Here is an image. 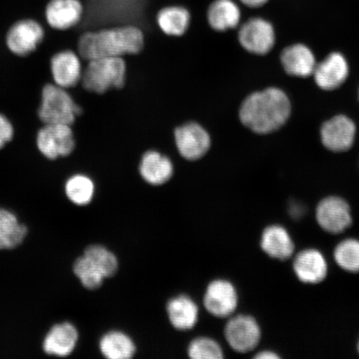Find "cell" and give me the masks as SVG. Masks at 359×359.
I'll return each mask as SVG.
<instances>
[{
  "instance_id": "6da1fadb",
  "label": "cell",
  "mask_w": 359,
  "mask_h": 359,
  "mask_svg": "<svg viewBox=\"0 0 359 359\" xmlns=\"http://www.w3.org/2000/svg\"><path fill=\"white\" fill-rule=\"evenodd\" d=\"M145 34L137 25L102 27L84 31L76 42L75 50L83 62L101 57H125L141 53Z\"/></svg>"
},
{
  "instance_id": "7a4b0ae2",
  "label": "cell",
  "mask_w": 359,
  "mask_h": 359,
  "mask_svg": "<svg viewBox=\"0 0 359 359\" xmlns=\"http://www.w3.org/2000/svg\"><path fill=\"white\" fill-rule=\"evenodd\" d=\"M291 105L282 90L269 88L247 97L241 106V122L251 131L268 134L276 131L289 119Z\"/></svg>"
},
{
  "instance_id": "3957f363",
  "label": "cell",
  "mask_w": 359,
  "mask_h": 359,
  "mask_svg": "<svg viewBox=\"0 0 359 359\" xmlns=\"http://www.w3.org/2000/svg\"><path fill=\"white\" fill-rule=\"evenodd\" d=\"M125 57H101L83 62L80 86L85 91L104 94L124 88L127 81Z\"/></svg>"
},
{
  "instance_id": "277c9868",
  "label": "cell",
  "mask_w": 359,
  "mask_h": 359,
  "mask_svg": "<svg viewBox=\"0 0 359 359\" xmlns=\"http://www.w3.org/2000/svg\"><path fill=\"white\" fill-rule=\"evenodd\" d=\"M83 114V107L76 102L70 90L57 86L50 81L43 85L37 109L41 124L73 126Z\"/></svg>"
},
{
  "instance_id": "5b68a950",
  "label": "cell",
  "mask_w": 359,
  "mask_h": 359,
  "mask_svg": "<svg viewBox=\"0 0 359 359\" xmlns=\"http://www.w3.org/2000/svg\"><path fill=\"white\" fill-rule=\"evenodd\" d=\"M35 147L48 161L69 158L76 148L73 126L42 124L35 135Z\"/></svg>"
},
{
  "instance_id": "8992f818",
  "label": "cell",
  "mask_w": 359,
  "mask_h": 359,
  "mask_svg": "<svg viewBox=\"0 0 359 359\" xmlns=\"http://www.w3.org/2000/svg\"><path fill=\"white\" fill-rule=\"evenodd\" d=\"M46 38L44 26L32 18H25L13 22L7 30L4 43L8 51L18 57L32 55Z\"/></svg>"
},
{
  "instance_id": "52a82bcc",
  "label": "cell",
  "mask_w": 359,
  "mask_h": 359,
  "mask_svg": "<svg viewBox=\"0 0 359 359\" xmlns=\"http://www.w3.org/2000/svg\"><path fill=\"white\" fill-rule=\"evenodd\" d=\"M174 143L182 159L199 161L208 155L212 145V139L208 129L196 121H188L175 128Z\"/></svg>"
},
{
  "instance_id": "ba28073f",
  "label": "cell",
  "mask_w": 359,
  "mask_h": 359,
  "mask_svg": "<svg viewBox=\"0 0 359 359\" xmlns=\"http://www.w3.org/2000/svg\"><path fill=\"white\" fill-rule=\"evenodd\" d=\"M83 62L75 49H58L49 57L48 71L50 82L67 90L80 84Z\"/></svg>"
},
{
  "instance_id": "9c48e42d",
  "label": "cell",
  "mask_w": 359,
  "mask_h": 359,
  "mask_svg": "<svg viewBox=\"0 0 359 359\" xmlns=\"http://www.w3.org/2000/svg\"><path fill=\"white\" fill-rule=\"evenodd\" d=\"M84 12L83 0H48L43 17L49 29L65 33L77 28L83 19Z\"/></svg>"
},
{
  "instance_id": "30bf717a",
  "label": "cell",
  "mask_w": 359,
  "mask_h": 359,
  "mask_svg": "<svg viewBox=\"0 0 359 359\" xmlns=\"http://www.w3.org/2000/svg\"><path fill=\"white\" fill-rule=\"evenodd\" d=\"M224 334L229 346L237 353H245L258 346L262 330L252 316L239 314L229 320Z\"/></svg>"
},
{
  "instance_id": "8fae6325",
  "label": "cell",
  "mask_w": 359,
  "mask_h": 359,
  "mask_svg": "<svg viewBox=\"0 0 359 359\" xmlns=\"http://www.w3.org/2000/svg\"><path fill=\"white\" fill-rule=\"evenodd\" d=\"M316 221L330 234H340L351 226L353 218L348 202L339 196H327L316 208Z\"/></svg>"
},
{
  "instance_id": "7c38bea8",
  "label": "cell",
  "mask_w": 359,
  "mask_h": 359,
  "mask_svg": "<svg viewBox=\"0 0 359 359\" xmlns=\"http://www.w3.org/2000/svg\"><path fill=\"white\" fill-rule=\"evenodd\" d=\"M238 39L245 50L264 55L273 48L276 33L271 22L262 18H252L241 26Z\"/></svg>"
},
{
  "instance_id": "4fadbf2b",
  "label": "cell",
  "mask_w": 359,
  "mask_h": 359,
  "mask_svg": "<svg viewBox=\"0 0 359 359\" xmlns=\"http://www.w3.org/2000/svg\"><path fill=\"white\" fill-rule=\"evenodd\" d=\"M203 304L206 311L215 317H231L238 306L236 287L226 280H212L206 287Z\"/></svg>"
},
{
  "instance_id": "5bb4252c",
  "label": "cell",
  "mask_w": 359,
  "mask_h": 359,
  "mask_svg": "<svg viewBox=\"0 0 359 359\" xmlns=\"http://www.w3.org/2000/svg\"><path fill=\"white\" fill-rule=\"evenodd\" d=\"M142 181L150 187H163L174 177L175 165L170 157L157 150L149 149L143 154L138 164Z\"/></svg>"
},
{
  "instance_id": "9a60e30c",
  "label": "cell",
  "mask_w": 359,
  "mask_h": 359,
  "mask_svg": "<svg viewBox=\"0 0 359 359\" xmlns=\"http://www.w3.org/2000/svg\"><path fill=\"white\" fill-rule=\"evenodd\" d=\"M320 133L323 144L327 149L345 151L353 144L356 126L348 116L339 115L323 124Z\"/></svg>"
},
{
  "instance_id": "2e32d148",
  "label": "cell",
  "mask_w": 359,
  "mask_h": 359,
  "mask_svg": "<svg viewBox=\"0 0 359 359\" xmlns=\"http://www.w3.org/2000/svg\"><path fill=\"white\" fill-rule=\"evenodd\" d=\"M293 269L295 276L304 284H318L325 280L327 275L325 255L316 249H305L296 255Z\"/></svg>"
},
{
  "instance_id": "e0dca14e",
  "label": "cell",
  "mask_w": 359,
  "mask_h": 359,
  "mask_svg": "<svg viewBox=\"0 0 359 359\" xmlns=\"http://www.w3.org/2000/svg\"><path fill=\"white\" fill-rule=\"evenodd\" d=\"M313 74L318 87L331 91L339 88L346 81L348 62L341 53H332L320 65H316Z\"/></svg>"
},
{
  "instance_id": "ac0fdd59",
  "label": "cell",
  "mask_w": 359,
  "mask_h": 359,
  "mask_svg": "<svg viewBox=\"0 0 359 359\" xmlns=\"http://www.w3.org/2000/svg\"><path fill=\"white\" fill-rule=\"evenodd\" d=\"M241 11L234 0H212L205 10V20L210 29L217 33L237 28Z\"/></svg>"
},
{
  "instance_id": "d6986e66",
  "label": "cell",
  "mask_w": 359,
  "mask_h": 359,
  "mask_svg": "<svg viewBox=\"0 0 359 359\" xmlns=\"http://www.w3.org/2000/svg\"><path fill=\"white\" fill-rule=\"evenodd\" d=\"M155 20L161 33L168 37L179 38L189 29L191 13L182 4H168L157 11Z\"/></svg>"
},
{
  "instance_id": "ffe728a7",
  "label": "cell",
  "mask_w": 359,
  "mask_h": 359,
  "mask_svg": "<svg viewBox=\"0 0 359 359\" xmlns=\"http://www.w3.org/2000/svg\"><path fill=\"white\" fill-rule=\"evenodd\" d=\"M165 309L170 325L177 330H191L198 323L199 307L189 295L174 296L168 300Z\"/></svg>"
},
{
  "instance_id": "44dd1931",
  "label": "cell",
  "mask_w": 359,
  "mask_h": 359,
  "mask_svg": "<svg viewBox=\"0 0 359 359\" xmlns=\"http://www.w3.org/2000/svg\"><path fill=\"white\" fill-rule=\"evenodd\" d=\"M79 334L73 324L61 323L52 327L43 341L44 352L49 355L67 357L74 351Z\"/></svg>"
},
{
  "instance_id": "7402d4cb",
  "label": "cell",
  "mask_w": 359,
  "mask_h": 359,
  "mask_svg": "<svg viewBox=\"0 0 359 359\" xmlns=\"http://www.w3.org/2000/svg\"><path fill=\"white\" fill-rule=\"evenodd\" d=\"M260 246L273 259H288L294 253V244L290 233L280 224H272L264 229Z\"/></svg>"
},
{
  "instance_id": "603a6c76",
  "label": "cell",
  "mask_w": 359,
  "mask_h": 359,
  "mask_svg": "<svg viewBox=\"0 0 359 359\" xmlns=\"http://www.w3.org/2000/svg\"><path fill=\"white\" fill-rule=\"evenodd\" d=\"M281 62L287 74L302 78L312 75L316 66L313 52L299 43L292 45L282 52Z\"/></svg>"
},
{
  "instance_id": "cb8c5ba5",
  "label": "cell",
  "mask_w": 359,
  "mask_h": 359,
  "mask_svg": "<svg viewBox=\"0 0 359 359\" xmlns=\"http://www.w3.org/2000/svg\"><path fill=\"white\" fill-rule=\"evenodd\" d=\"M100 350L106 358L130 359L136 354L137 345L124 332L111 330L101 337Z\"/></svg>"
},
{
  "instance_id": "d4e9b609",
  "label": "cell",
  "mask_w": 359,
  "mask_h": 359,
  "mask_svg": "<svg viewBox=\"0 0 359 359\" xmlns=\"http://www.w3.org/2000/svg\"><path fill=\"white\" fill-rule=\"evenodd\" d=\"M95 181L84 172H76L66 180L65 191L67 199L79 206L92 203L96 195Z\"/></svg>"
},
{
  "instance_id": "484cf974",
  "label": "cell",
  "mask_w": 359,
  "mask_h": 359,
  "mask_svg": "<svg viewBox=\"0 0 359 359\" xmlns=\"http://www.w3.org/2000/svg\"><path fill=\"white\" fill-rule=\"evenodd\" d=\"M27 234V228L18 222L15 215L0 209V249L15 248L22 243Z\"/></svg>"
},
{
  "instance_id": "4316f807",
  "label": "cell",
  "mask_w": 359,
  "mask_h": 359,
  "mask_svg": "<svg viewBox=\"0 0 359 359\" xmlns=\"http://www.w3.org/2000/svg\"><path fill=\"white\" fill-rule=\"evenodd\" d=\"M83 255L100 269L106 278L114 277L118 271V257L106 246L100 244L90 245L84 250Z\"/></svg>"
},
{
  "instance_id": "83f0119b",
  "label": "cell",
  "mask_w": 359,
  "mask_h": 359,
  "mask_svg": "<svg viewBox=\"0 0 359 359\" xmlns=\"http://www.w3.org/2000/svg\"><path fill=\"white\" fill-rule=\"evenodd\" d=\"M334 258L338 266L349 273H359V241L348 238L335 247Z\"/></svg>"
},
{
  "instance_id": "f1b7e54d",
  "label": "cell",
  "mask_w": 359,
  "mask_h": 359,
  "mask_svg": "<svg viewBox=\"0 0 359 359\" xmlns=\"http://www.w3.org/2000/svg\"><path fill=\"white\" fill-rule=\"evenodd\" d=\"M74 272L84 288L89 290L100 289L106 279L100 269L83 255L75 260Z\"/></svg>"
},
{
  "instance_id": "f546056e",
  "label": "cell",
  "mask_w": 359,
  "mask_h": 359,
  "mask_svg": "<svg viewBox=\"0 0 359 359\" xmlns=\"http://www.w3.org/2000/svg\"><path fill=\"white\" fill-rule=\"evenodd\" d=\"M187 354L191 359H222L223 349L214 339L197 337L192 339L187 348Z\"/></svg>"
},
{
  "instance_id": "4dcf8cb0",
  "label": "cell",
  "mask_w": 359,
  "mask_h": 359,
  "mask_svg": "<svg viewBox=\"0 0 359 359\" xmlns=\"http://www.w3.org/2000/svg\"><path fill=\"white\" fill-rule=\"evenodd\" d=\"M15 127L11 119L0 111V151L15 139Z\"/></svg>"
},
{
  "instance_id": "1f68e13d",
  "label": "cell",
  "mask_w": 359,
  "mask_h": 359,
  "mask_svg": "<svg viewBox=\"0 0 359 359\" xmlns=\"http://www.w3.org/2000/svg\"><path fill=\"white\" fill-rule=\"evenodd\" d=\"M269 0H240V2L249 8H260L266 4Z\"/></svg>"
},
{
  "instance_id": "d6a6232c",
  "label": "cell",
  "mask_w": 359,
  "mask_h": 359,
  "mask_svg": "<svg viewBox=\"0 0 359 359\" xmlns=\"http://www.w3.org/2000/svg\"><path fill=\"white\" fill-rule=\"evenodd\" d=\"M255 358L259 359H276L279 358L280 356L278 355L275 352L269 351V350H264V351L259 352L257 354Z\"/></svg>"
},
{
  "instance_id": "836d02e7",
  "label": "cell",
  "mask_w": 359,
  "mask_h": 359,
  "mask_svg": "<svg viewBox=\"0 0 359 359\" xmlns=\"http://www.w3.org/2000/svg\"><path fill=\"white\" fill-rule=\"evenodd\" d=\"M358 353H359V342H358Z\"/></svg>"
}]
</instances>
